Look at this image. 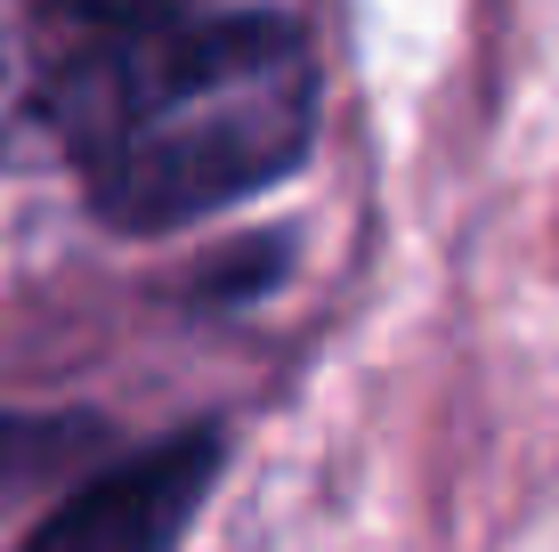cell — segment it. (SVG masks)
I'll return each mask as SVG.
<instances>
[{
  "mask_svg": "<svg viewBox=\"0 0 559 552\" xmlns=\"http://www.w3.org/2000/svg\"><path fill=\"white\" fill-rule=\"evenodd\" d=\"M73 25L90 33H122V25H163V16H187V0H57Z\"/></svg>",
  "mask_w": 559,
  "mask_h": 552,
  "instance_id": "277c9868",
  "label": "cell"
},
{
  "mask_svg": "<svg viewBox=\"0 0 559 552\" xmlns=\"http://www.w3.org/2000/svg\"><path fill=\"white\" fill-rule=\"evenodd\" d=\"M219 463H227V447H219L211 423L170 431L146 455L106 463L82 488H66L41 512V528L25 537V552H179L195 504L219 480Z\"/></svg>",
  "mask_w": 559,
  "mask_h": 552,
  "instance_id": "7a4b0ae2",
  "label": "cell"
},
{
  "mask_svg": "<svg viewBox=\"0 0 559 552\" xmlns=\"http://www.w3.org/2000/svg\"><path fill=\"white\" fill-rule=\"evenodd\" d=\"M49 114L90 212L122 236H170L300 171L317 139V49L293 16L90 33Z\"/></svg>",
  "mask_w": 559,
  "mask_h": 552,
  "instance_id": "6da1fadb",
  "label": "cell"
},
{
  "mask_svg": "<svg viewBox=\"0 0 559 552\" xmlns=\"http://www.w3.org/2000/svg\"><path fill=\"white\" fill-rule=\"evenodd\" d=\"M90 439H98L90 414H9L0 407V504H16L41 480H57Z\"/></svg>",
  "mask_w": 559,
  "mask_h": 552,
  "instance_id": "3957f363",
  "label": "cell"
}]
</instances>
